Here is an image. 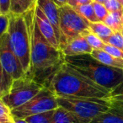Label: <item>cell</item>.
Wrapping results in <instances>:
<instances>
[{"label":"cell","instance_id":"obj_1","mask_svg":"<svg viewBox=\"0 0 123 123\" xmlns=\"http://www.w3.org/2000/svg\"><path fill=\"white\" fill-rule=\"evenodd\" d=\"M35 7L25 13L31 37V72L29 76L43 84L64 62V55L55 48L40 31L35 19Z\"/></svg>","mask_w":123,"mask_h":123},{"label":"cell","instance_id":"obj_2","mask_svg":"<svg viewBox=\"0 0 123 123\" xmlns=\"http://www.w3.org/2000/svg\"><path fill=\"white\" fill-rule=\"evenodd\" d=\"M56 96L109 99L111 90L99 85L64 62L45 84Z\"/></svg>","mask_w":123,"mask_h":123},{"label":"cell","instance_id":"obj_3","mask_svg":"<svg viewBox=\"0 0 123 123\" xmlns=\"http://www.w3.org/2000/svg\"><path fill=\"white\" fill-rule=\"evenodd\" d=\"M64 62L90 80L110 90L123 82V69L105 65L90 54L65 56Z\"/></svg>","mask_w":123,"mask_h":123},{"label":"cell","instance_id":"obj_4","mask_svg":"<svg viewBox=\"0 0 123 123\" xmlns=\"http://www.w3.org/2000/svg\"><path fill=\"white\" fill-rule=\"evenodd\" d=\"M58 105L70 112L77 123H90L91 121L111 109L109 99L77 96H56Z\"/></svg>","mask_w":123,"mask_h":123},{"label":"cell","instance_id":"obj_5","mask_svg":"<svg viewBox=\"0 0 123 123\" xmlns=\"http://www.w3.org/2000/svg\"><path fill=\"white\" fill-rule=\"evenodd\" d=\"M9 24L8 34L14 52L19 58L26 75L31 72V37L24 14H9Z\"/></svg>","mask_w":123,"mask_h":123},{"label":"cell","instance_id":"obj_6","mask_svg":"<svg viewBox=\"0 0 123 123\" xmlns=\"http://www.w3.org/2000/svg\"><path fill=\"white\" fill-rule=\"evenodd\" d=\"M59 11V46L62 50L68 43L89 31V22L68 4L58 8Z\"/></svg>","mask_w":123,"mask_h":123},{"label":"cell","instance_id":"obj_7","mask_svg":"<svg viewBox=\"0 0 123 123\" xmlns=\"http://www.w3.org/2000/svg\"><path fill=\"white\" fill-rule=\"evenodd\" d=\"M45 86L35 80L32 77L25 75L22 78L14 79L10 89L6 95L2 98L11 110L24 105L36 95Z\"/></svg>","mask_w":123,"mask_h":123},{"label":"cell","instance_id":"obj_8","mask_svg":"<svg viewBox=\"0 0 123 123\" xmlns=\"http://www.w3.org/2000/svg\"><path fill=\"white\" fill-rule=\"evenodd\" d=\"M57 99L54 93L44 87L35 97L24 105L12 110L14 119H25L31 116L55 110L58 107Z\"/></svg>","mask_w":123,"mask_h":123},{"label":"cell","instance_id":"obj_9","mask_svg":"<svg viewBox=\"0 0 123 123\" xmlns=\"http://www.w3.org/2000/svg\"><path fill=\"white\" fill-rule=\"evenodd\" d=\"M0 62L14 80L26 75L19 58L11 47L8 32L0 38Z\"/></svg>","mask_w":123,"mask_h":123},{"label":"cell","instance_id":"obj_10","mask_svg":"<svg viewBox=\"0 0 123 123\" xmlns=\"http://www.w3.org/2000/svg\"><path fill=\"white\" fill-rule=\"evenodd\" d=\"M35 19H36V23L42 36L55 48L60 50L59 41L57 39L56 33L52 24L50 22L48 18L45 15V14L41 10V9L36 5L35 8Z\"/></svg>","mask_w":123,"mask_h":123},{"label":"cell","instance_id":"obj_11","mask_svg":"<svg viewBox=\"0 0 123 123\" xmlns=\"http://www.w3.org/2000/svg\"><path fill=\"white\" fill-rule=\"evenodd\" d=\"M36 6L41 9V10L48 18L50 22L52 24L56 36L59 41L60 39V29H59V11L58 7L53 0H37Z\"/></svg>","mask_w":123,"mask_h":123},{"label":"cell","instance_id":"obj_12","mask_svg":"<svg viewBox=\"0 0 123 123\" xmlns=\"http://www.w3.org/2000/svg\"><path fill=\"white\" fill-rule=\"evenodd\" d=\"M61 51L64 56H70L91 54L93 49L87 42L84 36H79L68 43Z\"/></svg>","mask_w":123,"mask_h":123},{"label":"cell","instance_id":"obj_13","mask_svg":"<svg viewBox=\"0 0 123 123\" xmlns=\"http://www.w3.org/2000/svg\"><path fill=\"white\" fill-rule=\"evenodd\" d=\"M90 123H123V111L115 107L94 117Z\"/></svg>","mask_w":123,"mask_h":123},{"label":"cell","instance_id":"obj_14","mask_svg":"<svg viewBox=\"0 0 123 123\" xmlns=\"http://www.w3.org/2000/svg\"><path fill=\"white\" fill-rule=\"evenodd\" d=\"M90 55L105 65L123 69V59L115 57L104 50H93Z\"/></svg>","mask_w":123,"mask_h":123},{"label":"cell","instance_id":"obj_15","mask_svg":"<svg viewBox=\"0 0 123 123\" xmlns=\"http://www.w3.org/2000/svg\"><path fill=\"white\" fill-rule=\"evenodd\" d=\"M37 0H11L9 14H24L36 5Z\"/></svg>","mask_w":123,"mask_h":123},{"label":"cell","instance_id":"obj_16","mask_svg":"<svg viewBox=\"0 0 123 123\" xmlns=\"http://www.w3.org/2000/svg\"><path fill=\"white\" fill-rule=\"evenodd\" d=\"M89 31L97 36H99L103 41H105L107 38H109L114 31L107 26L104 22H89Z\"/></svg>","mask_w":123,"mask_h":123},{"label":"cell","instance_id":"obj_17","mask_svg":"<svg viewBox=\"0 0 123 123\" xmlns=\"http://www.w3.org/2000/svg\"><path fill=\"white\" fill-rule=\"evenodd\" d=\"M121 14H122V11H121V12H110L103 22L107 26H109L114 32H116V31L121 32V31L123 30Z\"/></svg>","mask_w":123,"mask_h":123},{"label":"cell","instance_id":"obj_18","mask_svg":"<svg viewBox=\"0 0 123 123\" xmlns=\"http://www.w3.org/2000/svg\"><path fill=\"white\" fill-rule=\"evenodd\" d=\"M14 79L6 72L0 62V99L8 94Z\"/></svg>","mask_w":123,"mask_h":123},{"label":"cell","instance_id":"obj_19","mask_svg":"<svg viewBox=\"0 0 123 123\" xmlns=\"http://www.w3.org/2000/svg\"><path fill=\"white\" fill-rule=\"evenodd\" d=\"M51 123H77L73 115L61 106L55 110Z\"/></svg>","mask_w":123,"mask_h":123},{"label":"cell","instance_id":"obj_20","mask_svg":"<svg viewBox=\"0 0 123 123\" xmlns=\"http://www.w3.org/2000/svg\"><path fill=\"white\" fill-rule=\"evenodd\" d=\"M74 9H75L82 17H84L85 19H87L89 22H90V23L99 22L95 15V13H94L92 3H91V4L79 6V7H77V8H74Z\"/></svg>","mask_w":123,"mask_h":123},{"label":"cell","instance_id":"obj_21","mask_svg":"<svg viewBox=\"0 0 123 123\" xmlns=\"http://www.w3.org/2000/svg\"><path fill=\"white\" fill-rule=\"evenodd\" d=\"M55 110H51V111H46V112L31 116L29 117L25 118V120L28 123H51L55 113Z\"/></svg>","mask_w":123,"mask_h":123},{"label":"cell","instance_id":"obj_22","mask_svg":"<svg viewBox=\"0 0 123 123\" xmlns=\"http://www.w3.org/2000/svg\"><path fill=\"white\" fill-rule=\"evenodd\" d=\"M84 37H85L87 42L92 47L93 50H102L104 48V46L105 43L99 36L94 35L90 31L84 35Z\"/></svg>","mask_w":123,"mask_h":123},{"label":"cell","instance_id":"obj_23","mask_svg":"<svg viewBox=\"0 0 123 123\" xmlns=\"http://www.w3.org/2000/svg\"><path fill=\"white\" fill-rule=\"evenodd\" d=\"M92 4H93V7H94V13H95V15L97 17L98 20L99 22H103L105 20V19L106 18V16L108 15V14H109V11L106 9L105 6L103 4L93 1Z\"/></svg>","mask_w":123,"mask_h":123},{"label":"cell","instance_id":"obj_24","mask_svg":"<svg viewBox=\"0 0 123 123\" xmlns=\"http://www.w3.org/2000/svg\"><path fill=\"white\" fill-rule=\"evenodd\" d=\"M105 43L114 46L123 51V36L121 32H119V31L114 32L109 38L105 40Z\"/></svg>","mask_w":123,"mask_h":123},{"label":"cell","instance_id":"obj_25","mask_svg":"<svg viewBox=\"0 0 123 123\" xmlns=\"http://www.w3.org/2000/svg\"><path fill=\"white\" fill-rule=\"evenodd\" d=\"M0 118L1 119L14 120V116L12 115V110L7 105L2 99H0Z\"/></svg>","mask_w":123,"mask_h":123},{"label":"cell","instance_id":"obj_26","mask_svg":"<svg viewBox=\"0 0 123 123\" xmlns=\"http://www.w3.org/2000/svg\"><path fill=\"white\" fill-rule=\"evenodd\" d=\"M104 5L110 12H121L123 10V6L117 0H106Z\"/></svg>","mask_w":123,"mask_h":123},{"label":"cell","instance_id":"obj_27","mask_svg":"<svg viewBox=\"0 0 123 123\" xmlns=\"http://www.w3.org/2000/svg\"><path fill=\"white\" fill-rule=\"evenodd\" d=\"M109 99L123 101V82H121L119 85H117L114 89L111 90Z\"/></svg>","mask_w":123,"mask_h":123},{"label":"cell","instance_id":"obj_28","mask_svg":"<svg viewBox=\"0 0 123 123\" xmlns=\"http://www.w3.org/2000/svg\"><path fill=\"white\" fill-rule=\"evenodd\" d=\"M102 50L105 51L111 56H115L116 58H120V59H123V51L121 50L120 48H117L114 46H111L110 44H105L104 48Z\"/></svg>","mask_w":123,"mask_h":123},{"label":"cell","instance_id":"obj_29","mask_svg":"<svg viewBox=\"0 0 123 123\" xmlns=\"http://www.w3.org/2000/svg\"><path fill=\"white\" fill-rule=\"evenodd\" d=\"M9 24V14H0V38L8 32Z\"/></svg>","mask_w":123,"mask_h":123},{"label":"cell","instance_id":"obj_30","mask_svg":"<svg viewBox=\"0 0 123 123\" xmlns=\"http://www.w3.org/2000/svg\"><path fill=\"white\" fill-rule=\"evenodd\" d=\"M11 0H0V12L2 14H9L10 13Z\"/></svg>","mask_w":123,"mask_h":123},{"label":"cell","instance_id":"obj_31","mask_svg":"<svg viewBox=\"0 0 123 123\" xmlns=\"http://www.w3.org/2000/svg\"><path fill=\"white\" fill-rule=\"evenodd\" d=\"M93 0H68V4L73 8H77L84 4H91Z\"/></svg>","mask_w":123,"mask_h":123},{"label":"cell","instance_id":"obj_32","mask_svg":"<svg viewBox=\"0 0 123 123\" xmlns=\"http://www.w3.org/2000/svg\"><path fill=\"white\" fill-rule=\"evenodd\" d=\"M111 107H115L123 111V101L119 100H111Z\"/></svg>","mask_w":123,"mask_h":123},{"label":"cell","instance_id":"obj_33","mask_svg":"<svg viewBox=\"0 0 123 123\" xmlns=\"http://www.w3.org/2000/svg\"><path fill=\"white\" fill-rule=\"evenodd\" d=\"M53 1H54V3L56 4V6L58 8L62 7V6L68 4V0H53Z\"/></svg>","mask_w":123,"mask_h":123},{"label":"cell","instance_id":"obj_34","mask_svg":"<svg viewBox=\"0 0 123 123\" xmlns=\"http://www.w3.org/2000/svg\"><path fill=\"white\" fill-rule=\"evenodd\" d=\"M13 123H28L25 119H14Z\"/></svg>","mask_w":123,"mask_h":123},{"label":"cell","instance_id":"obj_35","mask_svg":"<svg viewBox=\"0 0 123 123\" xmlns=\"http://www.w3.org/2000/svg\"><path fill=\"white\" fill-rule=\"evenodd\" d=\"M14 120H7V119H1L0 118V123H13Z\"/></svg>","mask_w":123,"mask_h":123},{"label":"cell","instance_id":"obj_36","mask_svg":"<svg viewBox=\"0 0 123 123\" xmlns=\"http://www.w3.org/2000/svg\"><path fill=\"white\" fill-rule=\"evenodd\" d=\"M94 1H95V2H98V3H100V4H105V2L106 0H94Z\"/></svg>","mask_w":123,"mask_h":123},{"label":"cell","instance_id":"obj_37","mask_svg":"<svg viewBox=\"0 0 123 123\" xmlns=\"http://www.w3.org/2000/svg\"><path fill=\"white\" fill-rule=\"evenodd\" d=\"M117 1H118V2H120V3H121V4L123 6V0H117Z\"/></svg>","mask_w":123,"mask_h":123},{"label":"cell","instance_id":"obj_38","mask_svg":"<svg viewBox=\"0 0 123 123\" xmlns=\"http://www.w3.org/2000/svg\"><path fill=\"white\" fill-rule=\"evenodd\" d=\"M121 20H122V25H123V10H122V14H121Z\"/></svg>","mask_w":123,"mask_h":123},{"label":"cell","instance_id":"obj_39","mask_svg":"<svg viewBox=\"0 0 123 123\" xmlns=\"http://www.w3.org/2000/svg\"><path fill=\"white\" fill-rule=\"evenodd\" d=\"M121 34H122V36H123V30L121 31Z\"/></svg>","mask_w":123,"mask_h":123},{"label":"cell","instance_id":"obj_40","mask_svg":"<svg viewBox=\"0 0 123 123\" xmlns=\"http://www.w3.org/2000/svg\"><path fill=\"white\" fill-rule=\"evenodd\" d=\"M0 14H1V12H0Z\"/></svg>","mask_w":123,"mask_h":123},{"label":"cell","instance_id":"obj_41","mask_svg":"<svg viewBox=\"0 0 123 123\" xmlns=\"http://www.w3.org/2000/svg\"><path fill=\"white\" fill-rule=\"evenodd\" d=\"M93 1H94V0H93Z\"/></svg>","mask_w":123,"mask_h":123}]
</instances>
